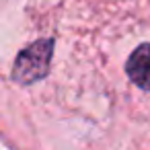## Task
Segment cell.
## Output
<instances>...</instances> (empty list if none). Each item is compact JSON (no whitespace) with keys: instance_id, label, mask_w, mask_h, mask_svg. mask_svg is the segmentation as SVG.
<instances>
[{"instance_id":"obj_2","label":"cell","mask_w":150,"mask_h":150,"mask_svg":"<svg viewBox=\"0 0 150 150\" xmlns=\"http://www.w3.org/2000/svg\"><path fill=\"white\" fill-rule=\"evenodd\" d=\"M125 70L134 84H138L144 91H150V43L140 45L129 56Z\"/></svg>"},{"instance_id":"obj_1","label":"cell","mask_w":150,"mask_h":150,"mask_svg":"<svg viewBox=\"0 0 150 150\" xmlns=\"http://www.w3.org/2000/svg\"><path fill=\"white\" fill-rule=\"evenodd\" d=\"M52 52H54L52 39H39L33 45H29L27 50H23L17 56V62L13 68V78L21 84H31L35 80H41L50 72Z\"/></svg>"}]
</instances>
